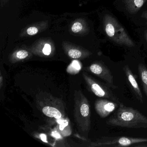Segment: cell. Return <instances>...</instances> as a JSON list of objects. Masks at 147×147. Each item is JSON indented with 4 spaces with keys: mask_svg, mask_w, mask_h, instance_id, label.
Listing matches in <instances>:
<instances>
[{
    "mask_svg": "<svg viewBox=\"0 0 147 147\" xmlns=\"http://www.w3.org/2000/svg\"><path fill=\"white\" fill-rule=\"evenodd\" d=\"M38 32V30L37 28L35 27H31L28 28L27 30V32L28 34L31 36L36 35Z\"/></svg>",
    "mask_w": 147,
    "mask_h": 147,
    "instance_id": "14",
    "label": "cell"
},
{
    "mask_svg": "<svg viewBox=\"0 0 147 147\" xmlns=\"http://www.w3.org/2000/svg\"><path fill=\"white\" fill-rule=\"evenodd\" d=\"M147 142L145 138L128 137L125 136L105 137L96 144L104 147H129L136 144Z\"/></svg>",
    "mask_w": 147,
    "mask_h": 147,
    "instance_id": "2",
    "label": "cell"
},
{
    "mask_svg": "<svg viewBox=\"0 0 147 147\" xmlns=\"http://www.w3.org/2000/svg\"><path fill=\"white\" fill-rule=\"evenodd\" d=\"M80 112L83 117H87L88 116L90 113V109L87 104H84L82 105L80 107Z\"/></svg>",
    "mask_w": 147,
    "mask_h": 147,
    "instance_id": "9",
    "label": "cell"
},
{
    "mask_svg": "<svg viewBox=\"0 0 147 147\" xmlns=\"http://www.w3.org/2000/svg\"><path fill=\"white\" fill-rule=\"evenodd\" d=\"M118 103L108 99H102L96 104V109L99 115L102 118L106 117L118 108Z\"/></svg>",
    "mask_w": 147,
    "mask_h": 147,
    "instance_id": "4",
    "label": "cell"
},
{
    "mask_svg": "<svg viewBox=\"0 0 147 147\" xmlns=\"http://www.w3.org/2000/svg\"><path fill=\"white\" fill-rule=\"evenodd\" d=\"M134 4L137 7H141L144 4L143 0H134Z\"/></svg>",
    "mask_w": 147,
    "mask_h": 147,
    "instance_id": "16",
    "label": "cell"
},
{
    "mask_svg": "<svg viewBox=\"0 0 147 147\" xmlns=\"http://www.w3.org/2000/svg\"><path fill=\"white\" fill-rule=\"evenodd\" d=\"M68 55L70 57L73 58H78L80 57L81 52L76 49H71L68 52Z\"/></svg>",
    "mask_w": 147,
    "mask_h": 147,
    "instance_id": "10",
    "label": "cell"
},
{
    "mask_svg": "<svg viewBox=\"0 0 147 147\" xmlns=\"http://www.w3.org/2000/svg\"><path fill=\"white\" fill-rule=\"evenodd\" d=\"M43 53L46 55H49L51 53V47L49 44H46L43 49Z\"/></svg>",
    "mask_w": 147,
    "mask_h": 147,
    "instance_id": "13",
    "label": "cell"
},
{
    "mask_svg": "<svg viewBox=\"0 0 147 147\" xmlns=\"http://www.w3.org/2000/svg\"><path fill=\"white\" fill-rule=\"evenodd\" d=\"M138 69L144 91L147 97V67L144 64L140 63L138 66Z\"/></svg>",
    "mask_w": 147,
    "mask_h": 147,
    "instance_id": "6",
    "label": "cell"
},
{
    "mask_svg": "<svg viewBox=\"0 0 147 147\" xmlns=\"http://www.w3.org/2000/svg\"><path fill=\"white\" fill-rule=\"evenodd\" d=\"M108 125L127 128H147V117L136 109L122 103L106 121Z\"/></svg>",
    "mask_w": 147,
    "mask_h": 147,
    "instance_id": "1",
    "label": "cell"
},
{
    "mask_svg": "<svg viewBox=\"0 0 147 147\" xmlns=\"http://www.w3.org/2000/svg\"><path fill=\"white\" fill-rule=\"evenodd\" d=\"M82 29V26L79 22L75 23L72 27V30L74 33L80 31Z\"/></svg>",
    "mask_w": 147,
    "mask_h": 147,
    "instance_id": "11",
    "label": "cell"
},
{
    "mask_svg": "<svg viewBox=\"0 0 147 147\" xmlns=\"http://www.w3.org/2000/svg\"><path fill=\"white\" fill-rule=\"evenodd\" d=\"M52 135L53 136L55 137V138H61L60 135L56 131H54V132H52Z\"/></svg>",
    "mask_w": 147,
    "mask_h": 147,
    "instance_id": "19",
    "label": "cell"
},
{
    "mask_svg": "<svg viewBox=\"0 0 147 147\" xmlns=\"http://www.w3.org/2000/svg\"><path fill=\"white\" fill-rule=\"evenodd\" d=\"M44 114L50 117H54L59 119L61 117V113L57 109L50 107H45L42 109Z\"/></svg>",
    "mask_w": 147,
    "mask_h": 147,
    "instance_id": "7",
    "label": "cell"
},
{
    "mask_svg": "<svg viewBox=\"0 0 147 147\" xmlns=\"http://www.w3.org/2000/svg\"><path fill=\"white\" fill-rule=\"evenodd\" d=\"M123 70L125 74L127 81L129 83L133 93L136 95L138 100L142 104L143 103V98L142 94L136 79V76L133 74L129 66L125 65L123 67Z\"/></svg>",
    "mask_w": 147,
    "mask_h": 147,
    "instance_id": "5",
    "label": "cell"
},
{
    "mask_svg": "<svg viewBox=\"0 0 147 147\" xmlns=\"http://www.w3.org/2000/svg\"><path fill=\"white\" fill-rule=\"evenodd\" d=\"M40 137H41V139H42L43 142H47V138H46V136L45 134H41V135H40Z\"/></svg>",
    "mask_w": 147,
    "mask_h": 147,
    "instance_id": "18",
    "label": "cell"
},
{
    "mask_svg": "<svg viewBox=\"0 0 147 147\" xmlns=\"http://www.w3.org/2000/svg\"><path fill=\"white\" fill-rule=\"evenodd\" d=\"M28 56V52L25 50H21L17 53V57L20 59H24Z\"/></svg>",
    "mask_w": 147,
    "mask_h": 147,
    "instance_id": "12",
    "label": "cell"
},
{
    "mask_svg": "<svg viewBox=\"0 0 147 147\" xmlns=\"http://www.w3.org/2000/svg\"><path fill=\"white\" fill-rule=\"evenodd\" d=\"M57 122L60 124L59 128L61 130H63L64 128L68 124V122L67 120H59Z\"/></svg>",
    "mask_w": 147,
    "mask_h": 147,
    "instance_id": "15",
    "label": "cell"
},
{
    "mask_svg": "<svg viewBox=\"0 0 147 147\" xmlns=\"http://www.w3.org/2000/svg\"><path fill=\"white\" fill-rule=\"evenodd\" d=\"M89 68L92 73L99 76L110 88L113 89L117 88L114 84L113 76L111 70L106 65L102 63H94L92 64Z\"/></svg>",
    "mask_w": 147,
    "mask_h": 147,
    "instance_id": "3",
    "label": "cell"
},
{
    "mask_svg": "<svg viewBox=\"0 0 147 147\" xmlns=\"http://www.w3.org/2000/svg\"><path fill=\"white\" fill-rule=\"evenodd\" d=\"M72 64H73V67L77 70L80 69V64L78 63V62L76 61H74L73 62Z\"/></svg>",
    "mask_w": 147,
    "mask_h": 147,
    "instance_id": "17",
    "label": "cell"
},
{
    "mask_svg": "<svg viewBox=\"0 0 147 147\" xmlns=\"http://www.w3.org/2000/svg\"><path fill=\"white\" fill-rule=\"evenodd\" d=\"M106 32L107 36L111 38L113 37L115 35V28L113 24L109 23L106 26Z\"/></svg>",
    "mask_w": 147,
    "mask_h": 147,
    "instance_id": "8",
    "label": "cell"
}]
</instances>
